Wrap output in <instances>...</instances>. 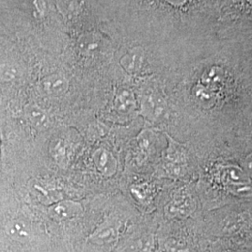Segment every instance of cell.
I'll return each mask as SVG.
<instances>
[{
  "mask_svg": "<svg viewBox=\"0 0 252 252\" xmlns=\"http://www.w3.org/2000/svg\"><path fill=\"white\" fill-rule=\"evenodd\" d=\"M69 86L67 79L62 74H52L45 77L39 83V88L45 94L58 96L64 94Z\"/></svg>",
  "mask_w": 252,
  "mask_h": 252,
  "instance_id": "cell-1",
  "label": "cell"
},
{
  "mask_svg": "<svg viewBox=\"0 0 252 252\" xmlns=\"http://www.w3.org/2000/svg\"><path fill=\"white\" fill-rule=\"evenodd\" d=\"M81 211V205L70 200H61L53 204L49 213L58 220H66L77 216Z\"/></svg>",
  "mask_w": 252,
  "mask_h": 252,
  "instance_id": "cell-2",
  "label": "cell"
},
{
  "mask_svg": "<svg viewBox=\"0 0 252 252\" xmlns=\"http://www.w3.org/2000/svg\"><path fill=\"white\" fill-rule=\"evenodd\" d=\"M32 189L37 199L44 204L46 203L53 205L54 203L62 200V195L59 189L50 182L37 180L34 183Z\"/></svg>",
  "mask_w": 252,
  "mask_h": 252,
  "instance_id": "cell-3",
  "label": "cell"
},
{
  "mask_svg": "<svg viewBox=\"0 0 252 252\" xmlns=\"http://www.w3.org/2000/svg\"><path fill=\"white\" fill-rule=\"evenodd\" d=\"M6 232L9 237L17 242L24 243L31 238L32 230L26 220L15 219L6 225Z\"/></svg>",
  "mask_w": 252,
  "mask_h": 252,
  "instance_id": "cell-4",
  "label": "cell"
},
{
  "mask_svg": "<svg viewBox=\"0 0 252 252\" xmlns=\"http://www.w3.org/2000/svg\"><path fill=\"white\" fill-rule=\"evenodd\" d=\"M25 115L29 124L38 130H45L50 126V117L42 108L35 104L27 105Z\"/></svg>",
  "mask_w": 252,
  "mask_h": 252,
  "instance_id": "cell-5",
  "label": "cell"
},
{
  "mask_svg": "<svg viewBox=\"0 0 252 252\" xmlns=\"http://www.w3.org/2000/svg\"><path fill=\"white\" fill-rule=\"evenodd\" d=\"M118 238V229L114 225H101L90 235L91 241L99 245L113 244Z\"/></svg>",
  "mask_w": 252,
  "mask_h": 252,
  "instance_id": "cell-6",
  "label": "cell"
},
{
  "mask_svg": "<svg viewBox=\"0 0 252 252\" xmlns=\"http://www.w3.org/2000/svg\"><path fill=\"white\" fill-rule=\"evenodd\" d=\"M94 162L99 169L105 175H112L116 169V162L112 154L106 150H98L94 155Z\"/></svg>",
  "mask_w": 252,
  "mask_h": 252,
  "instance_id": "cell-7",
  "label": "cell"
},
{
  "mask_svg": "<svg viewBox=\"0 0 252 252\" xmlns=\"http://www.w3.org/2000/svg\"><path fill=\"white\" fill-rule=\"evenodd\" d=\"M191 201L188 196L182 195L174 199L168 207V212L173 216H186L189 213Z\"/></svg>",
  "mask_w": 252,
  "mask_h": 252,
  "instance_id": "cell-8",
  "label": "cell"
},
{
  "mask_svg": "<svg viewBox=\"0 0 252 252\" xmlns=\"http://www.w3.org/2000/svg\"><path fill=\"white\" fill-rule=\"evenodd\" d=\"M20 76H21V70L18 65L10 63L0 64V80L1 81H15Z\"/></svg>",
  "mask_w": 252,
  "mask_h": 252,
  "instance_id": "cell-9",
  "label": "cell"
},
{
  "mask_svg": "<svg viewBox=\"0 0 252 252\" xmlns=\"http://www.w3.org/2000/svg\"><path fill=\"white\" fill-rule=\"evenodd\" d=\"M116 105L122 111H129L135 107V99L133 94L128 91H123L117 96Z\"/></svg>",
  "mask_w": 252,
  "mask_h": 252,
  "instance_id": "cell-10",
  "label": "cell"
},
{
  "mask_svg": "<svg viewBox=\"0 0 252 252\" xmlns=\"http://www.w3.org/2000/svg\"><path fill=\"white\" fill-rule=\"evenodd\" d=\"M141 63V55L138 53L131 52L123 58V64L129 71H135Z\"/></svg>",
  "mask_w": 252,
  "mask_h": 252,
  "instance_id": "cell-11",
  "label": "cell"
},
{
  "mask_svg": "<svg viewBox=\"0 0 252 252\" xmlns=\"http://www.w3.org/2000/svg\"><path fill=\"white\" fill-rule=\"evenodd\" d=\"M146 106L149 110L153 112V115L159 116L164 109V102L159 96L151 95L146 102Z\"/></svg>",
  "mask_w": 252,
  "mask_h": 252,
  "instance_id": "cell-12",
  "label": "cell"
}]
</instances>
